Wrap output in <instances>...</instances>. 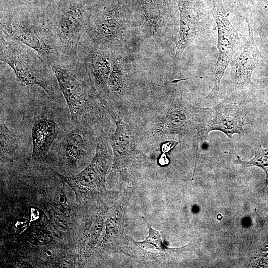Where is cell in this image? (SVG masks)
<instances>
[{
	"mask_svg": "<svg viewBox=\"0 0 268 268\" xmlns=\"http://www.w3.org/2000/svg\"><path fill=\"white\" fill-rule=\"evenodd\" d=\"M54 14L47 15L37 11L3 9L0 14V37L31 48L50 67L61 63L63 60Z\"/></svg>",
	"mask_w": 268,
	"mask_h": 268,
	"instance_id": "1",
	"label": "cell"
},
{
	"mask_svg": "<svg viewBox=\"0 0 268 268\" xmlns=\"http://www.w3.org/2000/svg\"><path fill=\"white\" fill-rule=\"evenodd\" d=\"M0 60L26 85H37L51 98L59 95V86L51 67L45 63L31 48L0 37Z\"/></svg>",
	"mask_w": 268,
	"mask_h": 268,
	"instance_id": "2",
	"label": "cell"
},
{
	"mask_svg": "<svg viewBox=\"0 0 268 268\" xmlns=\"http://www.w3.org/2000/svg\"><path fill=\"white\" fill-rule=\"evenodd\" d=\"M60 90L67 104L74 125L84 127L90 120L95 86L78 61L63 62L51 67Z\"/></svg>",
	"mask_w": 268,
	"mask_h": 268,
	"instance_id": "3",
	"label": "cell"
},
{
	"mask_svg": "<svg viewBox=\"0 0 268 268\" xmlns=\"http://www.w3.org/2000/svg\"><path fill=\"white\" fill-rule=\"evenodd\" d=\"M91 14L86 0H58L54 19L63 62L77 61L78 45Z\"/></svg>",
	"mask_w": 268,
	"mask_h": 268,
	"instance_id": "4",
	"label": "cell"
},
{
	"mask_svg": "<svg viewBox=\"0 0 268 268\" xmlns=\"http://www.w3.org/2000/svg\"><path fill=\"white\" fill-rule=\"evenodd\" d=\"M111 161L109 143L105 138L100 137L95 155L85 168L76 175L59 176L72 189L78 202L87 201L105 191V178Z\"/></svg>",
	"mask_w": 268,
	"mask_h": 268,
	"instance_id": "5",
	"label": "cell"
},
{
	"mask_svg": "<svg viewBox=\"0 0 268 268\" xmlns=\"http://www.w3.org/2000/svg\"><path fill=\"white\" fill-rule=\"evenodd\" d=\"M211 14L216 24L218 55L212 73L213 87L207 99L218 97L221 78L234 54L242 45L241 35L233 26L222 3L218 0L213 1Z\"/></svg>",
	"mask_w": 268,
	"mask_h": 268,
	"instance_id": "6",
	"label": "cell"
},
{
	"mask_svg": "<svg viewBox=\"0 0 268 268\" xmlns=\"http://www.w3.org/2000/svg\"><path fill=\"white\" fill-rule=\"evenodd\" d=\"M198 109L199 121L194 125L197 130L195 167L202 145L210 132L220 131L231 138L235 133L241 134L243 127L249 124L245 121L238 105L235 104L220 103L212 107Z\"/></svg>",
	"mask_w": 268,
	"mask_h": 268,
	"instance_id": "7",
	"label": "cell"
},
{
	"mask_svg": "<svg viewBox=\"0 0 268 268\" xmlns=\"http://www.w3.org/2000/svg\"><path fill=\"white\" fill-rule=\"evenodd\" d=\"M120 0L112 9L91 13L86 34L96 45L109 49L121 38L124 30Z\"/></svg>",
	"mask_w": 268,
	"mask_h": 268,
	"instance_id": "8",
	"label": "cell"
},
{
	"mask_svg": "<svg viewBox=\"0 0 268 268\" xmlns=\"http://www.w3.org/2000/svg\"><path fill=\"white\" fill-rule=\"evenodd\" d=\"M180 12V27L174 39L175 58H179L185 49L208 28L199 0H177Z\"/></svg>",
	"mask_w": 268,
	"mask_h": 268,
	"instance_id": "9",
	"label": "cell"
},
{
	"mask_svg": "<svg viewBox=\"0 0 268 268\" xmlns=\"http://www.w3.org/2000/svg\"><path fill=\"white\" fill-rule=\"evenodd\" d=\"M133 190L128 188L120 200L114 204L106 214L105 235L100 245L102 248L114 252L124 249L128 245L129 237L124 232L125 213Z\"/></svg>",
	"mask_w": 268,
	"mask_h": 268,
	"instance_id": "10",
	"label": "cell"
},
{
	"mask_svg": "<svg viewBox=\"0 0 268 268\" xmlns=\"http://www.w3.org/2000/svg\"><path fill=\"white\" fill-rule=\"evenodd\" d=\"M248 27V39L237 59L231 63L233 80L237 87L252 83V74L264 57L257 47L254 38L252 25L245 18Z\"/></svg>",
	"mask_w": 268,
	"mask_h": 268,
	"instance_id": "11",
	"label": "cell"
},
{
	"mask_svg": "<svg viewBox=\"0 0 268 268\" xmlns=\"http://www.w3.org/2000/svg\"><path fill=\"white\" fill-rule=\"evenodd\" d=\"M147 225L149 233L145 240L137 242L129 237L128 243L134 254L143 262L160 264L188 250L189 245L177 249L168 248L163 243L159 233L148 223Z\"/></svg>",
	"mask_w": 268,
	"mask_h": 268,
	"instance_id": "12",
	"label": "cell"
},
{
	"mask_svg": "<svg viewBox=\"0 0 268 268\" xmlns=\"http://www.w3.org/2000/svg\"><path fill=\"white\" fill-rule=\"evenodd\" d=\"M64 137L60 148V156L69 169H77L87 157L89 143L83 127H78Z\"/></svg>",
	"mask_w": 268,
	"mask_h": 268,
	"instance_id": "13",
	"label": "cell"
},
{
	"mask_svg": "<svg viewBox=\"0 0 268 268\" xmlns=\"http://www.w3.org/2000/svg\"><path fill=\"white\" fill-rule=\"evenodd\" d=\"M117 119L112 117L116 123L115 132L109 136L113 150L112 169L121 171L130 165L133 157L132 134L130 127L116 113Z\"/></svg>",
	"mask_w": 268,
	"mask_h": 268,
	"instance_id": "14",
	"label": "cell"
},
{
	"mask_svg": "<svg viewBox=\"0 0 268 268\" xmlns=\"http://www.w3.org/2000/svg\"><path fill=\"white\" fill-rule=\"evenodd\" d=\"M59 132V127L52 119L42 118L34 123L32 128L34 160H40L46 157Z\"/></svg>",
	"mask_w": 268,
	"mask_h": 268,
	"instance_id": "15",
	"label": "cell"
},
{
	"mask_svg": "<svg viewBox=\"0 0 268 268\" xmlns=\"http://www.w3.org/2000/svg\"><path fill=\"white\" fill-rule=\"evenodd\" d=\"M103 218L102 214H98L84 229L78 246V262L84 263L94 253L103 228Z\"/></svg>",
	"mask_w": 268,
	"mask_h": 268,
	"instance_id": "16",
	"label": "cell"
},
{
	"mask_svg": "<svg viewBox=\"0 0 268 268\" xmlns=\"http://www.w3.org/2000/svg\"><path fill=\"white\" fill-rule=\"evenodd\" d=\"M0 137L1 160L12 157L18 145L13 134L2 121L0 124Z\"/></svg>",
	"mask_w": 268,
	"mask_h": 268,
	"instance_id": "17",
	"label": "cell"
},
{
	"mask_svg": "<svg viewBox=\"0 0 268 268\" xmlns=\"http://www.w3.org/2000/svg\"><path fill=\"white\" fill-rule=\"evenodd\" d=\"M124 84V76L121 62L118 59L112 60V67L108 81V90L114 92L121 90Z\"/></svg>",
	"mask_w": 268,
	"mask_h": 268,
	"instance_id": "18",
	"label": "cell"
},
{
	"mask_svg": "<svg viewBox=\"0 0 268 268\" xmlns=\"http://www.w3.org/2000/svg\"><path fill=\"white\" fill-rule=\"evenodd\" d=\"M237 158V161L245 167L257 166L262 169L266 175V186L268 188V148H261L255 151L254 157L249 161L241 160L235 153Z\"/></svg>",
	"mask_w": 268,
	"mask_h": 268,
	"instance_id": "19",
	"label": "cell"
},
{
	"mask_svg": "<svg viewBox=\"0 0 268 268\" xmlns=\"http://www.w3.org/2000/svg\"><path fill=\"white\" fill-rule=\"evenodd\" d=\"M263 82H268V77L265 78L264 80H262Z\"/></svg>",
	"mask_w": 268,
	"mask_h": 268,
	"instance_id": "20",
	"label": "cell"
},
{
	"mask_svg": "<svg viewBox=\"0 0 268 268\" xmlns=\"http://www.w3.org/2000/svg\"><path fill=\"white\" fill-rule=\"evenodd\" d=\"M22 1H25L26 2L27 1H32V0H21Z\"/></svg>",
	"mask_w": 268,
	"mask_h": 268,
	"instance_id": "21",
	"label": "cell"
}]
</instances>
